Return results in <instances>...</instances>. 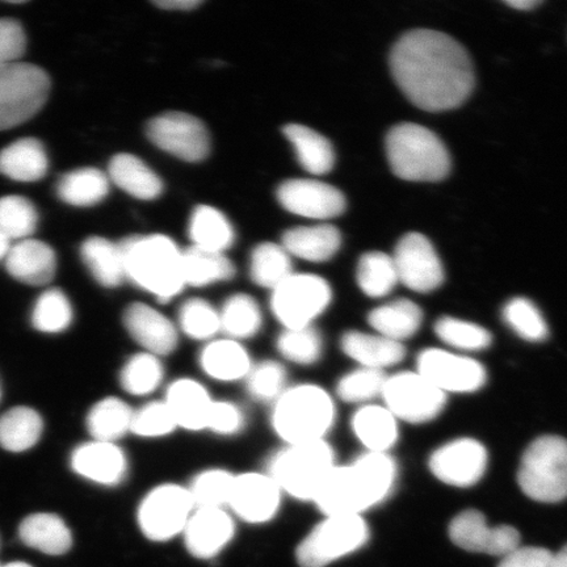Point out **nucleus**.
Returning <instances> with one entry per match:
<instances>
[{
  "label": "nucleus",
  "mask_w": 567,
  "mask_h": 567,
  "mask_svg": "<svg viewBox=\"0 0 567 567\" xmlns=\"http://www.w3.org/2000/svg\"><path fill=\"white\" fill-rule=\"evenodd\" d=\"M218 311L221 334L238 342L258 336L264 326V313L259 303L246 293L229 297Z\"/></svg>",
  "instance_id": "obj_38"
},
{
  "label": "nucleus",
  "mask_w": 567,
  "mask_h": 567,
  "mask_svg": "<svg viewBox=\"0 0 567 567\" xmlns=\"http://www.w3.org/2000/svg\"><path fill=\"white\" fill-rule=\"evenodd\" d=\"M42 429L41 416L30 408H13L0 417V445L6 451L24 452L40 441Z\"/></svg>",
  "instance_id": "obj_40"
},
{
  "label": "nucleus",
  "mask_w": 567,
  "mask_h": 567,
  "mask_svg": "<svg viewBox=\"0 0 567 567\" xmlns=\"http://www.w3.org/2000/svg\"><path fill=\"white\" fill-rule=\"evenodd\" d=\"M522 492L530 499L558 503L567 498V441L556 435L537 437L524 452L517 471Z\"/></svg>",
  "instance_id": "obj_7"
},
{
  "label": "nucleus",
  "mask_w": 567,
  "mask_h": 567,
  "mask_svg": "<svg viewBox=\"0 0 567 567\" xmlns=\"http://www.w3.org/2000/svg\"><path fill=\"white\" fill-rule=\"evenodd\" d=\"M284 134L293 145L300 165L310 174L324 175L334 167V148L322 134L300 124L287 125Z\"/></svg>",
  "instance_id": "obj_33"
},
{
  "label": "nucleus",
  "mask_w": 567,
  "mask_h": 567,
  "mask_svg": "<svg viewBox=\"0 0 567 567\" xmlns=\"http://www.w3.org/2000/svg\"><path fill=\"white\" fill-rule=\"evenodd\" d=\"M390 69L409 101L427 112L457 109L474 87L470 54L443 32L415 30L403 34L390 54Z\"/></svg>",
  "instance_id": "obj_1"
},
{
  "label": "nucleus",
  "mask_w": 567,
  "mask_h": 567,
  "mask_svg": "<svg viewBox=\"0 0 567 567\" xmlns=\"http://www.w3.org/2000/svg\"><path fill=\"white\" fill-rule=\"evenodd\" d=\"M195 503L187 486L166 482L152 488L140 502L137 522L148 540L163 543L182 535Z\"/></svg>",
  "instance_id": "obj_11"
},
{
  "label": "nucleus",
  "mask_w": 567,
  "mask_h": 567,
  "mask_svg": "<svg viewBox=\"0 0 567 567\" xmlns=\"http://www.w3.org/2000/svg\"><path fill=\"white\" fill-rule=\"evenodd\" d=\"M553 553L545 548L517 547L502 557L498 567H551Z\"/></svg>",
  "instance_id": "obj_56"
},
{
  "label": "nucleus",
  "mask_w": 567,
  "mask_h": 567,
  "mask_svg": "<svg viewBox=\"0 0 567 567\" xmlns=\"http://www.w3.org/2000/svg\"><path fill=\"white\" fill-rule=\"evenodd\" d=\"M250 275L257 286L274 290L293 275L290 255L282 246L261 244L251 254Z\"/></svg>",
  "instance_id": "obj_42"
},
{
  "label": "nucleus",
  "mask_w": 567,
  "mask_h": 567,
  "mask_svg": "<svg viewBox=\"0 0 567 567\" xmlns=\"http://www.w3.org/2000/svg\"><path fill=\"white\" fill-rule=\"evenodd\" d=\"M352 430L368 452L388 453L399 439L396 417L385 406L364 405L352 416Z\"/></svg>",
  "instance_id": "obj_30"
},
{
  "label": "nucleus",
  "mask_w": 567,
  "mask_h": 567,
  "mask_svg": "<svg viewBox=\"0 0 567 567\" xmlns=\"http://www.w3.org/2000/svg\"><path fill=\"white\" fill-rule=\"evenodd\" d=\"M246 416L237 403L230 401L213 402L207 430L219 436H234L245 429Z\"/></svg>",
  "instance_id": "obj_54"
},
{
  "label": "nucleus",
  "mask_w": 567,
  "mask_h": 567,
  "mask_svg": "<svg viewBox=\"0 0 567 567\" xmlns=\"http://www.w3.org/2000/svg\"><path fill=\"white\" fill-rule=\"evenodd\" d=\"M417 373L443 393H473L486 384L485 367L471 358L429 349L416 360Z\"/></svg>",
  "instance_id": "obj_14"
},
{
  "label": "nucleus",
  "mask_w": 567,
  "mask_h": 567,
  "mask_svg": "<svg viewBox=\"0 0 567 567\" xmlns=\"http://www.w3.org/2000/svg\"><path fill=\"white\" fill-rule=\"evenodd\" d=\"M386 379L384 371L360 367L339 380L337 394L344 402L368 403L382 395Z\"/></svg>",
  "instance_id": "obj_52"
},
{
  "label": "nucleus",
  "mask_w": 567,
  "mask_h": 567,
  "mask_svg": "<svg viewBox=\"0 0 567 567\" xmlns=\"http://www.w3.org/2000/svg\"><path fill=\"white\" fill-rule=\"evenodd\" d=\"M357 279L360 289L373 299L389 295L400 282L393 257L381 251L367 252L360 258Z\"/></svg>",
  "instance_id": "obj_43"
},
{
  "label": "nucleus",
  "mask_w": 567,
  "mask_h": 567,
  "mask_svg": "<svg viewBox=\"0 0 567 567\" xmlns=\"http://www.w3.org/2000/svg\"><path fill=\"white\" fill-rule=\"evenodd\" d=\"M20 540L27 547L49 556H62L73 547V536L59 515L33 514L25 517L19 527Z\"/></svg>",
  "instance_id": "obj_28"
},
{
  "label": "nucleus",
  "mask_w": 567,
  "mask_h": 567,
  "mask_svg": "<svg viewBox=\"0 0 567 567\" xmlns=\"http://www.w3.org/2000/svg\"><path fill=\"white\" fill-rule=\"evenodd\" d=\"M542 3L540 0H508L506 2L507 6L519 11H529Z\"/></svg>",
  "instance_id": "obj_58"
},
{
  "label": "nucleus",
  "mask_w": 567,
  "mask_h": 567,
  "mask_svg": "<svg viewBox=\"0 0 567 567\" xmlns=\"http://www.w3.org/2000/svg\"><path fill=\"white\" fill-rule=\"evenodd\" d=\"M109 173L118 188L140 200H153L162 194L159 176L134 155H115L110 162Z\"/></svg>",
  "instance_id": "obj_31"
},
{
  "label": "nucleus",
  "mask_w": 567,
  "mask_h": 567,
  "mask_svg": "<svg viewBox=\"0 0 567 567\" xmlns=\"http://www.w3.org/2000/svg\"><path fill=\"white\" fill-rule=\"evenodd\" d=\"M44 145L35 138H23L0 152V174L17 182H39L48 173Z\"/></svg>",
  "instance_id": "obj_29"
},
{
  "label": "nucleus",
  "mask_w": 567,
  "mask_h": 567,
  "mask_svg": "<svg viewBox=\"0 0 567 567\" xmlns=\"http://www.w3.org/2000/svg\"><path fill=\"white\" fill-rule=\"evenodd\" d=\"M49 92L51 80L41 68L24 62L0 68V131L11 130L38 115Z\"/></svg>",
  "instance_id": "obj_9"
},
{
  "label": "nucleus",
  "mask_w": 567,
  "mask_h": 567,
  "mask_svg": "<svg viewBox=\"0 0 567 567\" xmlns=\"http://www.w3.org/2000/svg\"><path fill=\"white\" fill-rule=\"evenodd\" d=\"M165 401L177 429L198 432L207 430L213 402L207 388L197 380L183 378L169 384Z\"/></svg>",
  "instance_id": "obj_23"
},
{
  "label": "nucleus",
  "mask_w": 567,
  "mask_h": 567,
  "mask_svg": "<svg viewBox=\"0 0 567 567\" xmlns=\"http://www.w3.org/2000/svg\"><path fill=\"white\" fill-rule=\"evenodd\" d=\"M435 332L446 346L464 351L485 350L493 340L491 332L482 326L452 317L439 319Z\"/></svg>",
  "instance_id": "obj_51"
},
{
  "label": "nucleus",
  "mask_w": 567,
  "mask_h": 567,
  "mask_svg": "<svg viewBox=\"0 0 567 567\" xmlns=\"http://www.w3.org/2000/svg\"><path fill=\"white\" fill-rule=\"evenodd\" d=\"M177 429L172 411L165 401H153L133 411L131 434L144 439L172 435Z\"/></svg>",
  "instance_id": "obj_53"
},
{
  "label": "nucleus",
  "mask_w": 567,
  "mask_h": 567,
  "mask_svg": "<svg viewBox=\"0 0 567 567\" xmlns=\"http://www.w3.org/2000/svg\"><path fill=\"white\" fill-rule=\"evenodd\" d=\"M182 535L190 555L210 559L233 540L236 523L228 508H195Z\"/></svg>",
  "instance_id": "obj_20"
},
{
  "label": "nucleus",
  "mask_w": 567,
  "mask_h": 567,
  "mask_svg": "<svg viewBox=\"0 0 567 567\" xmlns=\"http://www.w3.org/2000/svg\"><path fill=\"white\" fill-rule=\"evenodd\" d=\"M450 537L458 548L505 557L520 547V534L514 527H488L484 514L477 509H466L451 522Z\"/></svg>",
  "instance_id": "obj_18"
},
{
  "label": "nucleus",
  "mask_w": 567,
  "mask_h": 567,
  "mask_svg": "<svg viewBox=\"0 0 567 567\" xmlns=\"http://www.w3.org/2000/svg\"><path fill=\"white\" fill-rule=\"evenodd\" d=\"M236 474L210 467L203 471L187 486L195 508H228Z\"/></svg>",
  "instance_id": "obj_44"
},
{
  "label": "nucleus",
  "mask_w": 567,
  "mask_h": 567,
  "mask_svg": "<svg viewBox=\"0 0 567 567\" xmlns=\"http://www.w3.org/2000/svg\"><path fill=\"white\" fill-rule=\"evenodd\" d=\"M388 453L367 452L349 465H337L316 499L324 516L360 515L384 502L396 481Z\"/></svg>",
  "instance_id": "obj_2"
},
{
  "label": "nucleus",
  "mask_w": 567,
  "mask_h": 567,
  "mask_svg": "<svg viewBox=\"0 0 567 567\" xmlns=\"http://www.w3.org/2000/svg\"><path fill=\"white\" fill-rule=\"evenodd\" d=\"M189 237L194 246L204 250L221 252L234 244V230L221 212L208 205H200L190 217Z\"/></svg>",
  "instance_id": "obj_39"
},
{
  "label": "nucleus",
  "mask_w": 567,
  "mask_h": 567,
  "mask_svg": "<svg viewBox=\"0 0 567 567\" xmlns=\"http://www.w3.org/2000/svg\"><path fill=\"white\" fill-rule=\"evenodd\" d=\"M0 399H2V389H0Z\"/></svg>",
  "instance_id": "obj_62"
},
{
  "label": "nucleus",
  "mask_w": 567,
  "mask_h": 567,
  "mask_svg": "<svg viewBox=\"0 0 567 567\" xmlns=\"http://www.w3.org/2000/svg\"><path fill=\"white\" fill-rule=\"evenodd\" d=\"M71 466L78 476L103 486L123 484L130 473V461L117 443H84L73 452Z\"/></svg>",
  "instance_id": "obj_22"
},
{
  "label": "nucleus",
  "mask_w": 567,
  "mask_h": 567,
  "mask_svg": "<svg viewBox=\"0 0 567 567\" xmlns=\"http://www.w3.org/2000/svg\"><path fill=\"white\" fill-rule=\"evenodd\" d=\"M110 193L109 177L97 168H80L60 177L56 195L73 207H92Z\"/></svg>",
  "instance_id": "obj_37"
},
{
  "label": "nucleus",
  "mask_w": 567,
  "mask_h": 567,
  "mask_svg": "<svg viewBox=\"0 0 567 567\" xmlns=\"http://www.w3.org/2000/svg\"><path fill=\"white\" fill-rule=\"evenodd\" d=\"M124 326L144 352L158 358L173 353L179 343L177 326L159 310L146 303H132L125 310Z\"/></svg>",
  "instance_id": "obj_21"
},
{
  "label": "nucleus",
  "mask_w": 567,
  "mask_h": 567,
  "mask_svg": "<svg viewBox=\"0 0 567 567\" xmlns=\"http://www.w3.org/2000/svg\"><path fill=\"white\" fill-rule=\"evenodd\" d=\"M282 495L268 473L247 472L234 480L228 508L246 523L265 524L278 515Z\"/></svg>",
  "instance_id": "obj_17"
},
{
  "label": "nucleus",
  "mask_w": 567,
  "mask_h": 567,
  "mask_svg": "<svg viewBox=\"0 0 567 567\" xmlns=\"http://www.w3.org/2000/svg\"><path fill=\"white\" fill-rule=\"evenodd\" d=\"M155 6L161 7V9L165 10H194L196 7L202 4L198 0H159V2H154Z\"/></svg>",
  "instance_id": "obj_57"
},
{
  "label": "nucleus",
  "mask_w": 567,
  "mask_h": 567,
  "mask_svg": "<svg viewBox=\"0 0 567 567\" xmlns=\"http://www.w3.org/2000/svg\"><path fill=\"white\" fill-rule=\"evenodd\" d=\"M183 278L186 286L202 288L234 278L236 268L221 252L190 246L182 251Z\"/></svg>",
  "instance_id": "obj_36"
},
{
  "label": "nucleus",
  "mask_w": 567,
  "mask_h": 567,
  "mask_svg": "<svg viewBox=\"0 0 567 567\" xmlns=\"http://www.w3.org/2000/svg\"><path fill=\"white\" fill-rule=\"evenodd\" d=\"M83 264L94 279L105 288H116L126 280L125 267L118 244L102 237H91L81 247Z\"/></svg>",
  "instance_id": "obj_35"
},
{
  "label": "nucleus",
  "mask_w": 567,
  "mask_h": 567,
  "mask_svg": "<svg viewBox=\"0 0 567 567\" xmlns=\"http://www.w3.org/2000/svg\"><path fill=\"white\" fill-rule=\"evenodd\" d=\"M73 308L60 289H49L40 296L32 313L35 329L48 334L65 331L73 322Z\"/></svg>",
  "instance_id": "obj_49"
},
{
  "label": "nucleus",
  "mask_w": 567,
  "mask_h": 567,
  "mask_svg": "<svg viewBox=\"0 0 567 567\" xmlns=\"http://www.w3.org/2000/svg\"><path fill=\"white\" fill-rule=\"evenodd\" d=\"M336 403L316 384L288 386L274 403L271 424L286 445L326 441L336 422Z\"/></svg>",
  "instance_id": "obj_4"
},
{
  "label": "nucleus",
  "mask_w": 567,
  "mask_h": 567,
  "mask_svg": "<svg viewBox=\"0 0 567 567\" xmlns=\"http://www.w3.org/2000/svg\"><path fill=\"white\" fill-rule=\"evenodd\" d=\"M393 260L400 282L414 292L430 293L443 286L442 260L422 234H406L395 246Z\"/></svg>",
  "instance_id": "obj_15"
},
{
  "label": "nucleus",
  "mask_w": 567,
  "mask_h": 567,
  "mask_svg": "<svg viewBox=\"0 0 567 567\" xmlns=\"http://www.w3.org/2000/svg\"><path fill=\"white\" fill-rule=\"evenodd\" d=\"M245 382L251 399L272 403V405L289 386L286 368L275 360H265L254 364Z\"/></svg>",
  "instance_id": "obj_48"
},
{
  "label": "nucleus",
  "mask_w": 567,
  "mask_h": 567,
  "mask_svg": "<svg viewBox=\"0 0 567 567\" xmlns=\"http://www.w3.org/2000/svg\"><path fill=\"white\" fill-rule=\"evenodd\" d=\"M487 451L474 439H457L432 453L430 470L446 485L470 487L484 477Z\"/></svg>",
  "instance_id": "obj_16"
},
{
  "label": "nucleus",
  "mask_w": 567,
  "mask_h": 567,
  "mask_svg": "<svg viewBox=\"0 0 567 567\" xmlns=\"http://www.w3.org/2000/svg\"><path fill=\"white\" fill-rule=\"evenodd\" d=\"M39 215L25 197H0V234L10 240L30 239L38 228Z\"/></svg>",
  "instance_id": "obj_47"
},
{
  "label": "nucleus",
  "mask_w": 567,
  "mask_h": 567,
  "mask_svg": "<svg viewBox=\"0 0 567 567\" xmlns=\"http://www.w3.org/2000/svg\"><path fill=\"white\" fill-rule=\"evenodd\" d=\"M122 251L126 279L134 286L168 302L182 292V251L166 236H133L118 244Z\"/></svg>",
  "instance_id": "obj_3"
},
{
  "label": "nucleus",
  "mask_w": 567,
  "mask_h": 567,
  "mask_svg": "<svg viewBox=\"0 0 567 567\" xmlns=\"http://www.w3.org/2000/svg\"><path fill=\"white\" fill-rule=\"evenodd\" d=\"M276 350L282 359L297 365H313L323 353V339L315 326L301 329H284Z\"/></svg>",
  "instance_id": "obj_46"
},
{
  "label": "nucleus",
  "mask_w": 567,
  "mask_h": 567,
  "mask_svg": "<svg viewBox=\"0 0 567 567\" xmlns=\"http://www.w3.org/2000/svg\"><path fill=\"white\" fill-rule=\"evenodd\" d=\"M7 271L27 286H47L54 279L56 259L53 248L41 240L24 239L11 245L6 257Z\"/></svg>",
  "instance_id": "obj_24"
},
{
  "label": "nucleus",
  "mask_w": 567,
  "mask_h": 567,
  "mask_svg": "<svg viewBox=\"0 0 567 567\" xmlns=\"http://www.w3.org/2000/svg\"><path fill=\"white\" fill-rule=\"evenodd\" d=\"M368 322L375 334L401 343L403 339L414 337L421 329L423 311L413 301L395 300L371 311Z\"/></svg>",
  "instance_id": "obj_32"
},
{
  "label": "nucleus",
  "mask_w": 567,
  "mask_h": 567,
  "mask_svg": "<svg viewBox=\"0 0 567 567\" xmlns=\"http://www.w3.org/2000/svg\"><path fill=\"white\" fill-rule=\"evenodd\" d=\"M0 567H32L31 565L24 564V563H12L6 566Z\"/></svg>",
  "instance_id": "obj_61"
},
{
  "label": "nucleus",
  "mask_w": 567,
  "mask_h": 567,
  "mask_svg": "<svg viewBox=\"0 0 567 567\" xmlns=\"http://www.w3.org/2000/svg\"><path fill=\"white\" fill-rule=\"evenodd\" d=\"M278 200L297 216L330 219L346 210V197L328 183L311 179H290L280 184Z\"/></svg>",
  "instance_id": "obj_19"
},
{
  "label": "nucleus",
  "mask_w": 567,
  "mask_h": 567,
  "mask_svg": "<svg viewBox=\"0 0 567 567\" xmlns=\"http://www.w3.org/2000/svg\"><path fill=\"white\" fill-rule=\"evenodd\" d=\"M165 379V367L155 354L138 352L126 361L120 372V384L133 396L151 395Z\"/></svg>",
  "instance_id": "obj_41"
},
{
  "label": "nucleus",
  "mask_w": 567,
  "mask_h": 567,
  "mask_svg": "<svg viewBox=\"0 0 567 567\" xmlns=\"http://www.w3.org/2000/svg\"><path fill=\"white\" fill-rule=\"evenodd\" d=\"M336 466L334 450L319 441L284 446L269 460L266 473L284 495L315 503Z\"/></svg>",
  "instance_id": "obj_6"
},
{
  "label": "nucleus",
  "mask_w": 567,
  "mask_h": 567,
  "mask_svg": "<svg viewBox=\"0 0 567 567\" xmlns=\"http://www.w3.org/2000/svg\"><path fill=\"white\" fill-rule=\"evenodd\" d=\"M332 300L329 282L310 274H293L272 290V313L284 329L315 326Z\"/></svg>",
  "instance_id": "obj_10"
},
{
  "label": "nucleus",
  "mask_w": 567,
  "mask_h": 567,
  "mask_svg": "<svg viewBox=\"0 0 567 567\" xmlns=\"http://www.w3.org/2000/svg\"><path fill=\"white\" fill-rule=\"evenodd\" d=\"M198 363L209 379L219 382L245 381L254 365L245 346L226 337L205 343Z\"/></svg>",
  "instance_id": "obj_25"
},
{
  "label": "nucleus",
  "mask_w": 567,
  "mask_h": 567,
  "mask_svg": "<svg viewBox=\"0 0 567 567\" xmlns=\"http://www.w3.org/2000/svg\"><path fill=\"white\" fill-rule=\"evenodd\" d=\"M133 409L116 396H106L95 403L87 415L86 425L92 441L117 443L131 434Z\"/></svg>",
  "instance_id": "obj_34"
},
{
  "label": "nucleus",
  "mask_w": 567,
  "mask_h": 567,
  "mask_svg": "<svg viewBox=\"0 0 567 567\" xmlns=\"http://www.w3.org/2000/svg\"><path fill=\"white\" fill-rule=\"evenodd\" d=\"M381 396L396 420L409 423L434 421L446 403V394L417 372L390 375Z\"/></svg>",
  "instance_id": "obj_12"
},
{
  "label": "nucleus",
  "mask_w": 567,
  "mask_h": 567,
  "mask_svg": "<svg viewBox=\"0 0 567 567\" xmlns=\"http://www.w3.org/2000/svg\"><path fill=\"white\" fill-rule=\"evenodd\" d=\"M385 147L392 172L403 181L441 182L451 172L444 142L422 125H395L388 133Z\"/></svg>",
  "instance_id": "obj_5"
},
{
  "label": "nucleus",
  "mask_w": 567,
  "mask_h": 567,
  "mask_svg": "<svg viewBox=\"0 0 567 567\" xmlns=\"http://www.w3.org/2000/svg\"><path fill=\"white\" fill-rule=\"evenodd\" d=\"M176 326L184 336L205 343L221 334L219 311L202 299L188 300L182 305Z\"/></svg>",
  "instance_id": "obj_45"
},
{
  "label": "nucleus",
  "mask_w": 567,
  "mask_h": 567,
  "mask_svg": "<svg viewBox=\"0 0 567 567\" xmlns=\"http://www.w3.org/2000/svg\"><path fill=\"white\" fill-rule=\"evenodd\" d=\"M27 48L23 27L13 19H0V68L19 62Z\"/></svg>",
  "instance_id": "obj_55"
},
{
  "label": "nucleus",
  "mask_w": 567,
  "mask_h": 567,
  "mask_svg": "<svg viewBox=\"0 0 567 567\" xmlns=\"http://www.w3.org/2000/svg\"><path fill=\"white\" fill-rule=\"evenodd\" d=\"M155 146L186 162H200L209 154V133L202 120L188 113L167 112L147 125Z\"/></svg>",
  "instance_id": "obj_13"
},
{
  "label": "nucleus",
  "mask_w": 567,
  "mask_h": 567,
  "mask_svg": "<svg viewBox=\"0 0 567 567\" xmlns=\"http://www.w3.org/2000/svg\"><path fill=\"white\" fill-rule=\"evenodd\" d=\"M551 567H567V544L561 550L553 556Z\"/></svg>",
  "instance_id": "obj_59"
},
{
  "label": "nucleus",
  "mask_w": 567,
  "mask_h": 567,
  "mask_svg": "<svg viewBox=\"0 0 567 567\" xmlns=\"http://www.w3.org/2000/svg\"><path fill=\"white\" fill-rule=\"evenodd\" d=\"M11 248V243L7 239L3 234H0V260H4L7 254H9Z\"/></svg>",
  "instance_id": "obj_60"
},
{
  "label": "nucleus",
  "mask_w": 567,
  "mask_h": 567,
  "mask_svg": "<svg viewBox=\"0 0 567 567\" xmlns=\"http://www.w3.org/2000/svg\"><path fill=\"white\" fill-rule=\"evenodd\" d=\"M370 527L360 515H330L311 529L296 550L301 567H326L363 548Z\"/></svg>",
  "instance_id": "obj_8"
},
{
  "label": "nucleus",
  "mask_w": 567,
  "mask_h": 567,
  "mask_svg": "<svg viewBox=\"0 0 567 567\" xmlns=\"http://www.w3.org/2000/svg\"><path fill=\"white\" fill-rule=\"evenodd\" d=\"M342 245L340 231L332 225L300 226L284 233L282 247L289 255L313 264L336 257Z\"/></svg>",
  "instance_id": "obj_27"
},
{
  "label": "nucleus",
  "mask_w": 567,
  "mask_h": 567,
  "mask_svg": "<svg viewBox=\"0 0 567 567\" xmlns=\"http://www.w3.org/2000/svg\"><path fill=\"white\" fill-rule=\"evenodd\" d=\"M342 350L360 367L382 371L384 368L401 363L405 358V347L395 340L379 334L349 331L340 340Z\"/></svg>",
  "instance_id": "obj_26"
},
{
  "label": "nucleus",
  "mask_w": 567,
  "mask_h": 567,
  "mask_svg": "<svg viewBox=\"0 0 567 567\" xmlns=\"http://www.w3.org/2000/svg\"><path fill=\"white\" fill-rule=\"evenodd\" d=\"M503 319L517 336L528 342H543L549 336L548 324L536 305L524 297H516L503 309Z\"/></svg>",
  "instance_id": "obj_50"
}]
</instances>
